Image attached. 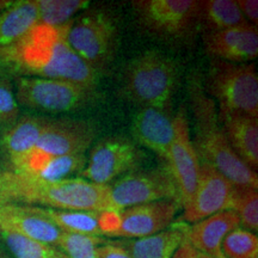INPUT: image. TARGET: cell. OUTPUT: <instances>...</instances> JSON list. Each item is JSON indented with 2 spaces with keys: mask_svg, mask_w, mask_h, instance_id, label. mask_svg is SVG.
Segmentation results:
<instances>
[{
  "mask_svg": "<svg viewBox=\"0 0 258 258\" xmlns=\"http://www.w3.org/2000/svg\"><path fill=\"white\" fill-rule=\"evenodd\" d=\"M69 24H38L16 46L0 51V64L22 77L64 80L95 89L98 74L67 42Z\"/></svg>",
  "mask_w": 258,
  "mask_h": 258,
  "instance_id": "1",
  "label": "cell"
},
{
  "mask_svg": "<svg viewBox=\"0 0 258 258\" xmlns=\"http://www.w3.org/2000/svg\"><path fill=\"white\" fill-rule=\"evenodd\" d=\"M0 202L61 211L109 212V184L83 178L46 180L3 171Z\"/></svg>",
  "mask_w": 258,
  "mask_h": 258,
  "instance_id": "2",
  "label": "cell"
},
{
  "mask_svg": "<svg viewBox=\"0 0 258 258\" xmlns=\"http://www.w3.org/2000/svg\"><path fill=\"white\" fill-rule=\"evenodd\" d=\"M190 103L195 121L192 144L200 161L215 167L234 185L258 189L256 171L235 154L219 122L215 101L205 93L199 83H192L190 88Z\"/></svg>",
  "mask_w": 258,
  "mask_h": 258,
  "instance_id": "3",
  "label": "cell"
},
{
  "mask_svg": "<svg viewBox=\"0 0 258 258\" xmlns=\"http://www.w3.org/2000/svg\"><path fill=\"white\" fill-rule=\"evenodd\" d=\"M178 70L176 62L158 51H147L131 61L124 72V90L143 108L166 110L175 92Z\"/></svg>",
  "mask_w": 258,
  "mask_h": 258,
  "instance_id": "4",
  "label": "cell"
},
{
  "mask_svg": "<svg viewBox=\"0 0 258 258\" xmlns=\"http://www.w3.org/2000/svg\"><path fill=\"white\" fill-rule=\"evenodd\" d=\"M207 90L219 108L258 116V73L253 63L214 59L209 66Z\"/></svg>",
  "mask_w": 258,
  "mask_h": 258,
  "instance_id": "5",
  "label": "cell"
},
{
  "mask_svg": "<svg viewBox=\"0 0 258 258\" xmlns=\"http://www.w3.org/2000/svg\"><path fill=\"white\" fill-rule=\"evenodd\" d=\"M95 137V128L88 122L49 118L36 146L12 172L34 176L50 158L85 153Z\"/></svg>",
  "mask_w": 258,
  "mask_h": 258,
  "instance_id": "6",
  "label": "cell"
},
{
  "mask_svg": "<svg viewBox=\"0 0 258 258\" xmlns=\"http://www.w3.org/2000/svg\"><path fill=\"white\" fill-rule=\"evenodd\" d=\"M18 105L32 110L60 114L82 108L91 101L95 90L64 80L22 77L15 78Z\"/></svg>",
  "mask_w": 258,
  "mask_h": 258,
  "instance_id": "7",
  "label": "cell"
},
{
  "mask_svg": "<svg viewBox=\"0 0 258 258\" xmlns=\"http://www.w3.org/2000/svg\"><path fill=\"white\" fill-rule=\"evenodd\" d=\"M132 5L141 27L159 37L176 40L198 30V0H135Z\"/></svg>",
  "mask_w": 258,
  "mask_h": 258,
  "instance_id": "8",
  "label": "cell"
},
{
  "mask_svg": "<svg viewBox=\"0 0 258 258\" xmlns=\"http://www.w3.org/2000/svg\"><path fill=\"white\" fill-rule=\"evenodd\" d=\"M161 200L179 202L178 190L167 167L129 172L109 185V212L120 213L129 207Z\"/></svg>",
  "mask_w": 258,
  "mask_h": 258,
  "instance_id": "9",
  "label": "cell"
},
{
  "mask_svg": "<svg viewBox=\"0 0 258 258\" xmlns=\"http://www.w3.org/2000/svg\"><path fill=\"white\" fill-rule=\"evenodd\" d=\"M67 42L86 63L98 71L114 54L116 28L106 15L92 12L70 22Z\"/></svg>",
  "mask_w": 258,
  "mask_h": 258,
  "instance_id": "10",
  "label": "cell"
},
{
  "mask_svg": "<svg viewBox=\"0 0 258 258\" xmlns=\"http://www.w3.org/2000/svg\"><path fill=\"white\" fill-rule=\"evenodd\" d=\"M145 159L137 144L122 137L106 138L92 148L89 161L80 171V178L108 185L116 177L131 172Z\"/></svg>",
  "mask_w": 258,
  "mask_h": 258,
  "instance_id": "11",
  "label": "cell"
},
{
  "mask_svg": "<svg viewBox=\"0 0 258 258\" xmlns=\"http://www.w3.org/2000/svg\"><path fill=\"white\" fill-rule=\"evenodd\" d=\"M175 137L169 148L166 163L175 180L182 208L191 201L200 176V159L190 137L189 123L184 111L175 118Z\"/></svg>",
  "mask_w": 258,
  "mask_h": 258,
  "instance_id": "12",
  "label": "cell"
},
{
  "mask_svg": "<svg viewBox=\"0 0 258 258\" xmlns=\"http://www.w3.org/2000/svg\"><path fill=\"white\" fill-rule=\"evenodd\" d=\"M198 186L191 201L183 208L180 220L195 224L225 209H231L234 184L220 171L200 161Z\"/></svg>",
  "mask_w": 258,
  "mask_h": 258,
  "instance_id": "13",
  "label": "cell"
},
{
  "mask_svg": "<svg viewBox=\"0 0 258 258\" xmlns=\"http://www.w3.org/2000/svg\"><path fill=\"white\" fill-rule=\"evenodd\" d=\"M180 208L178 201L161 200L123 209L118 213L117 228L109 237L131 240L159 233L173 224Z\"/></svg>",
  "mask_w": 258,
  "mask_h": 258,
  "instance_id": "14",
  "label": "cell"
},
{
  "mask_svg": "<svg viewBox=\"0 0 258 258\" xmlns=\"http://www.w3.org/2000/svg\"><path fill=\"white\" fill-rule=\"evenodd\" d=\"M203 43L217 60L249 63L258 56V30L252 24L203 34Z\"/></svg>",
  "mask_w": 258,
  "mask_h": 258,
  "instance_id": "15",
  "label": "cell"
},
{
  "mask_svg": "<svg viewBox=\"0 0 258 258\" xmlns=\"http://www.w3.org/2000/svg\"><path fill=\"white\" fill-rule=\"evenodd\" d=\"M240 227V220L233 209H225L191 226L184 225L185 240L199 252L213 258H226L221 252L222 240L230 232Z\"/></svg>",
  "mask_w": 258,
  "mask_h": 258,
  "instance_id": "16",
  "label": "cell"
},
{
  "mask_svg": "<svg viewBox=\"0 0 258 258\" xmlns=\"http://www.w3.org/2000/svg\"><path fill=\"white\" fill-rule=\"evenodd\" d=\"M0 232L31 238L56 247L62 232L29 206L0 202Z\"/></svg>",
  "mask_w": 258,
  "mask_h": 258,
  "instance_id": "17",
  "label": "cell"
},
{
  "mask_svg": "<svg viewBox=\"0 0 258 258\" xmlns=\"http://www.w3.org/2000/svg\"><path fill=\"white\" fill-rule=\"evenodd\" d=\"M132 133L139 145L166 160L175 137V120L167 110L143 108L134 116Z\"/></svg>",
  "mask_w": 258,
  "mask_h": 258,
  "instance_id": "18",
  "label": "cell"
},
{
  "mask_svg": "<svg viewBox=\"0 0 258 258\" xmlns=\"http://www.w3.org/2000/svg\"><path fill=\"white\" fill-rule=\"evenodd\" d=\"M218 118L235 154L251 170L256 171L258 167V118L222 108H219Z\"/></svg>",
  "mask_w": 258,
  "mask_h": 258,
  "instance_id": "19",
  "label": "cell"
},
{
  "mask_svg": "<svg viewBox=\"0 0 258 258\" xmlns=\"http://www.w3.org/2000/svg\"><path fill=\"white\" fill-rule=\"evenodd\" d=\"M48 121L49 118L42 116L25 115L5 129L0 138V150L11 165V171L34 150Z\"/></svg>",
  "mask_w": 258,
  "mask_h": 258,
  "instance_id": "20",
  "label": "cell"
},
{
  "mask_svg": "<svg viewBox=\"0 0 258 258\" xmlns=\"http://www.w3.org/2000/svg\"><path fill=\"white\" fill-rule=\"evenodd\" d=\"M38 24L40 12L37 0L12 2L0 14V51L16 46Z\"/></svg>",
  "mask_w": 258,
  "mask_h": 258,
  "instance_id": "21",
  "label": "cell"
},
{
  "mask_svg": "<svg viewBox=\"0 0 258 258\" xmlns=\"http://www.w3.org/2000/svg\"><path fill=\"white\" fill-rule=\"evenodd\" d=\"M184 225H171L169 228L150 237L118 240L133 258H173L185 240Z\"/></svg>",
  "mask_w": 258,
  "mask_h": 258,
  "instance_id": "22",
  "label": "cell"
},
{
  "mask_svg": "<svg viewBox=\"0 0 258 258\" xmlns=\"http://www.w3.org/2000/svg\"><path fill=\"white\" fill-rule=\"evenodd\" d=\"M250 24L240 12L237 0H203L200 2L198 30L202 34L217 32Z\"/></svg>",
  "mask_w": 258,
  "mask_h": 258,
  "instance_id": "23",
  "label": "cell"
},
{
  "mask_svg": "<svg viewBox=\"0 0 258 258\" xmlns=\"http://www.w3.org/2000/svg\"><path fill=\"white\" fill-rule=\"evenodd\" d=\"M36 214L51 222L57 230L64 233H79L102 237V212L61 211V209L29 206Z\"/></svg>",
  "mask_w": 258,
  "mask_h": 258,
  "instance_id": "24",
  "label": "cell"
},
{
  "mask_svg": "<svg viewBox=\"0 0 258 258\" xmlns=\"http://www.w3.org/2000/svg\"><path fill=\"white\" fill-rule=\"evenodd\" d=\"M0 241L12 258H69L53 245L24 235L0 232Z\"/></svg>",
  "mask_w": 258,
  "mask_h": 258,
  "instance_id": "25",
  "label": "cell"
},
{
  "mask_svg": "<svg viewBox=\"0 0 258 258\" xmlns=\"http://www.w3.org/2000/svg\"><path fill=\"white\" fill-rule=\"evenodd\" d=\"M40 24L62 27L69 24L74 15L89 8V0H37Z\"/></svg>",
  "mask_w": 258,
  "mask_h": 258,
  "instance_id": "26",
  "label": "cell"
},
{
  "mask_svg": "<svg viewBox=\"0 0 258 258\" xmlns=\"http://www.w3.org/2000/svg\"><path fill=\"white\" fill-rule=\"evenodd\" d=\"M258 189L234 185L231 209L239 217L240 225L250 232L258 231Z\"/></svg>",
  "mask_w": 258,
  "mask_h": 258,
  "instance_id": "27",
  "label": "cell"
},
{
  "mask_svg": "<svg viewBox=\"0 0 258 258\" xmlns=\"http://www.w3.org/2000/svg\"><path fill=\"white\" fill-rule=\"evenodd\" d=\"M85 165V153L54 157L48 159L32 177L46 180L66 179L73 173L80 172Z\"/></svg>",
  "mask_w": 258,
  "mask_h": 258,
  "instance_id": "28",
  "label": "cell"
},
{
  "mask_svg": "<svg viewBox=\"0 0 258 258\" xmlns=\"http://www.w3.org/2000/svg\"><path fill=\"white\" fill-rule=\"evenodd\" d=\"M221 252L226 258H258V237L253 232L238 227L222 240Z\"/></svg>",
  "mask_w": 258,
  "mask_h": 258,
  "instance_id": "29",
  "label": "cell"
},
{
  "mask_svg": "<svg viewBox=\"0 0 258 258\" xmlns=\"http://www.w3.org/2000/svg\"><path fill=\"white\" fill-rule=\"evenodd\" d=\"M104 241V238L97 235L62 232L56 247L69 258H97L96 249Z\"/></svg>",
  "mask_w": 258,
  "mask_h": 258,
  "instance_id": "30",
  "label": "cell"
},
{
  "mask_svg": "<svg viewBox=\"0 0 258 258\" xmlns=\"http://www.w3.org/2000/svg\"><path fill=\"white\" fill-rule=\"evenodd\" d=\"M19 118V105L16 101L15 86L5 70L0 69V128L9 129Z\"/></svg>",
  "mask_w": 258,
  "mask_h": 258,
  "instance_id": "31",
  "label": "cell"
},
{
  "mask_svg": "<svg viewBox=\"0 0 258 258\" xmlns=\"http://www.w3.org/2000/svg\"><path fill=\"white\" fill-rule=\"evenodd\" d=\"M97 258H133L118 241H104L96 249Z\"/></svg>",
  "mask_w": 258,
  "mask_h": 258,
  "instance_id": "32",
  "label": "cell"
},
{
  "mask_svg": "<svg viewBox=\"0 0 258 258\" xmlns=\"http://www.w3.org/2000/svg\"><path fill=\"white\" fill-rule=\"evenodd\" d=\"M238 6H239L240 12L249 22L250 24L256 25L258 23V2L257 0H238Z\"/></svg>",
  "mask_w": 258,
  "mask_h": 258,
  "instance_id": "33",
  "label": "cell"
},
{
  "mask_svg": "<svg viewBox=\"0 0 258 258\" xmlns=\"http://www.w3.org/2000/svg\"><path fill=\"white\" fill-rule=\"evenodd\" d=\"M173 258H198V256H196L195 249H194L188 241L184 240L183 244L179 246V249L176 251Z\"/></svg>",
  "mask_w": 258,
  "mask_h": 258,
  "instance_id": "34",
  "label": "cell"
},
{
  "mask_svg": "<svg viewBox=\"0 0 258 258\" xmlns=\"http://www.w3.org/2000/svg\"><path fill=\"white\" fill-rule=\"evenodd\" d=\"M11 4L12 2H10V0H0V14H2L4 10L8 9Z\"/></svg>",
  "mask_w": 258,
  "mask_h": 258,
  "instance_id": "35",
  "label": "cell"
},
{
  "mask_svg": "<svg viewBox=\"0 0 258 258\" xmlns=\"http://www.w3.org/2000/svg\"><path fill=\"white\" fill-rule=\"evenodd\" d=\"M0 258H12L11 254L8 252V250L3 246V244H0Z\"/></svg>",
  "mask_w": 258,
  "mask_h": 258,
  "instance_id": "36",
  "label": "cell"
},
{
  "mask_svg": "<svg viewBox=\"0 0 258 258\" xmlns=\"http://www.w3.org/2000/svg\"><path fill=\"white\" fill-rule=\"evenodd\" d=\"M195 252H196V256H198V258H213V257L207 256V254H205V253H202V252H199L198 250H195Z\"/></svg>",
  "mask_w": 258,
  "mask_h": 258,
  "instance_id": "37",
  "label": "cell"
},
{
  "mask_svg": "<svg viewBox=\"0 0 258 258\" xmlns=\"http://www.w3.org/2000/svg\"><path fill=\"white\" fill-rule=\"evenodd\" d=\"M0 192H2V172H0Z\"/></svg>",
  "mask_w": 258,
  "mask_h": 258,
  "instance_id": "38",
  "label": "cell"
}]
</instances>
